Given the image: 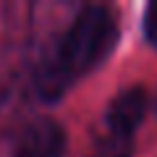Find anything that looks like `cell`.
Masks as SVG:
<instances>
[{"label": "cell", "instance_id": "277c9868", "mask_svg": "<svg viewBox=\"0 0 157 157\" xmlns=\"http://www.w3.org/2000/svg\"><path fill=\"white\" fill-rule=\"evenodd\" d=\"M141 32H144V39L157 45V3H149L144 8V21H141Z\"/></svg>", "mask_w": 157, "mask_h": 157}, {"label": "cell", "instance_id": "3957f363", "mask_svg": "<svg viewBox=\"0 0 157 157\" xmlns=\"http://www.w3.org/2000/svg\"><path fill=\"white\" fill-rule=\"evenodd\" d=\"M66 144V131L58 121L34 118L18 131L13 149H16V157H63Z\"/></svg>", "mask_w": 157, "mask_h": 157}, {"label": "cell", "instance_id": "6da1fadb", "mask_svg": "<svg viewBox=\"0 0 157 157\" xmlns=\"http://www.w3.org/2000/svg\"><path fill=\"white\" fill-rule=\"evenodd\" d=\"M118 42V16L107 6H89L73 18L34 73V86L47 102L63 97L81 76L94 71Z\"/></svg>", "mask_w": 157, "mask_h": 157}, {"label": "cell", "instance_id": "7a4b0ae2", "mask_svg": "<svg viewBox=\"0 0 157 157\" xmlns=\"http://www.w3.org/2000/svg\"><path fill=\"white\" fill-rule=\"evenodd\" d=\"M147 105H149V97L141 86H128V89L118 92L107 102V110H105V121H102L105 136L134 144V136L144 121Z\"/></svg>", "mask_w": 157, "mask_h": 157}]
</instances>
